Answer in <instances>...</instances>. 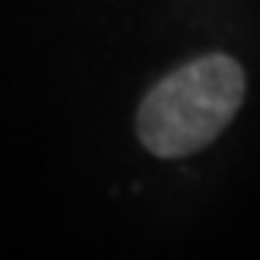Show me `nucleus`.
<instances>
[{"label":"nucleus","mask_w":260,"mask_h":260,"mask_svg":"<svg viewBox=\"0 0 260 260\" xmlns=\"http://www.w3.org/2000/svg\"><path fill=\"white\" fill-rule=\"evenodd\" d=\"M246 78L237 61L205 55L159 81L139 107V139L156 156L174 159L205 148L240 110Z\"/></svg>","instance_id":"f257e3e1"}]
</instances>
